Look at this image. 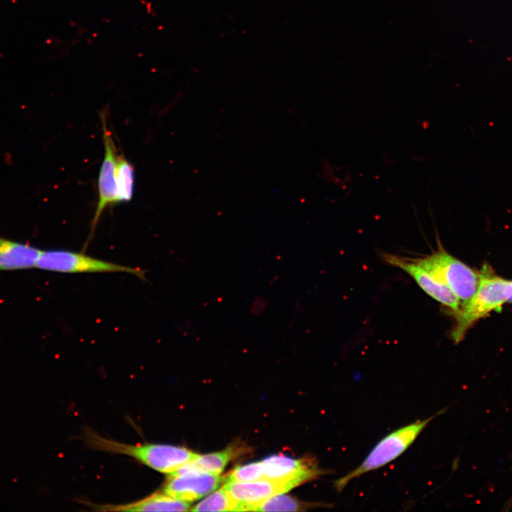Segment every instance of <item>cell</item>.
<instances>
[{"instance_id": "1", "label": "cell", "mask_w": 512, "mask_h": 512, "mask_svg": "<svg viewBox=\"0 0 512 512\" xmlns=\"http://www.w3.org/2000/svg\"><path fill=\"white\" fill-rule=\"evenodd\" d=\"M86 442L92 447L128 455L147 466L169 475L194 460L199 454L181 447L162 444H127L87 433Z\"/></svg>"}, {"instance_id": "2", "label": "cell", "mask_w": 512, "mask_h": 512, "mask_svg": "<svg viewBox=\"0 0 512 512\" xmlns=\"http://www.w3.org/2000/svg\"><path fill=\"white\" fill-rule=\"evenodd\" d=\"M478 288L471 299L454 314L455 325L451 336L457 343L481 319L497 310L512 296V281L482 270Z\"/></svg>"}, {"instance_id": "3", "label": "cell", "mask_w": 512, "mask_h": 512, "mask_svg": "<svg viewBox=\"0 0 512 512\" xmlns=\"http://www.w3.org/2000/svg\"><path fill=\"white\" fill-rule=\"evenodd\" d=\"M443 412L441 410L427 419L417 420L383 437L358 467L335 481L336 489L341 491L353 479L383 467L398 458L412 444L430 422Z\"/></svg>"}, {"instance_id": "4", "label": "cell", "mask_w": 512, "mask_h": 512, "mask_svg": "<svg viewBox=\"0 0 512 512\" xmlns=\"http://www.w3.org/2000/svg\"><path fill=\"white\" fill-rule=\"evenodd\" d=\"M413 260L447 286L458 297L462 306L471 299L478 288L479 273L443 248H439L430 255Z\"/></svg>"}, {"instance_id": "5", "label": "cell", "mask_w": 512, "mask_h": 512, "mask_svg": "<svg viewBox=\"0 0 512 512\" xmlns=\"http://www.w3.org/2000/svg\"><path fill=\"white\" fill-rule=\"evenodd\" d=\"M36 268L62 273L126 272L144 279L139 268L122 265L68 250H42Z\"/></svg>"}, {"instance_id": "6", "label": "cell", "mask_w": 512, "mask_h": 512, "mask_svg": "<svg viewBox=\"0 0 512 512\" xmlns=\"http://www.w3.org/2000/svg\"><path fill=\"white\" fill-rule=\"evenodd\" d=\"M100 120L102 127L105 154L98 176V201L91 221L90 237L94 234L104 210L110 206L117 204V190L115 180L117 149L107 126L106 111H102L100 114Z\"/></svg>"}, {"instance_id": "7", "label": "cell", "mask_w": 512, "mask_h": 512, "mask_svg": "<svg viewBox=\"0 0 512 512\" xmlns=\"http://www.w3.org/2000/svg\"><path fill=\"white\" fill-rule=\"evenodd\" d=\"M381 257L388 264L408 274L425 293L449 308L454 314L460 310L462 305L456 294L413 259L387 252L382 253Z\"/></svg>"}, {"instance_id": "8", "label": "cell", "mask_w": 512, "mask_h": 512, "mask_svg": "<svg viewBox=\"0 0 512 512\" xmlns=\"http://www.w3.org/2000/svg\"><path fill=\"white\" fill-rule=\"evenodd\" d=\"M261 462L264 479L285 482L293 488L324 472L312 457L297 459L277 454L267 457Z\"/></svg>"}, {"instance_id": "9", "label": "cell", "mask_w": 512, "mask_h": 512, "mask_svg": "<svg viewBox=\"0 0 512 512\" xmlns=\"http://www.w3.org/2000/svg\"><path fill=\"white\" fill-rule=\"evenodd\" d=\"M220 482L219 474L178 469L169 474L162 491L178 500L191 502L214 491Z\"/></svg>"}, {"instance_id": "10", "label": "cell", "mask_w": 512, "mask_h": 512, "mask_svg": "<svg viewBox=\"0 0 512 512\" xmlns=\"http://www.w3.org/2000/svg\"><path fill=\"white\" fill-rule=\"evenodd\" d=\"M230 496L241 503L245 511H252L258 503L279 494H283L293 487L287 483L261 479L246 482H228L223 486Z\"/></svg>"}, {"instance_id": "11", "label": "cell", "mask_w": 512, "mask_h": 512, "mask_svg": "<svg viewBox=\"0 0 512 512\" xmlns=\"http://www.w3.org/2000/svg\"><path fill=\"white\" fill-rule=\"evenodd\" d=\"M42 250L0 236V272L36 267Z\"/></svg>"}, {"instance_id": "12", "label": "cell", "mask_w": 512, "mask_h": 512, "mask_svg": "<svg viewBox=\"0 0 512 512\" xmlns=\"http://www.w3.org/2000/svg\"><path fill=\"white\" fill-rule=\"evenodd\" d=\"M189 507V502L178 500L162 491L129 503L103 506L101 509L110 511H185Z\"/></svg>"}, {"instance_id": "13", "label": "cell", "mask_w": 512, "mask_h": 512, "mask_svg": "<svg viewBox=\"0 0 512 512\" xmlns=\"http://www.w3.org/2000/svg\"><path fill=\"white\" fill-rule=\"evenodd\" d=\"M235 454V449L229 447L217 452L198 455L196 459L181 466L183 470H195L220 474Z\"/></svg>"}, {"instance_id": "14", "label": "cell", "mask_w": 512, "mask_h": 512, "mask_svg": "<svg viewBox=\"0 0 512 512\" xmlns=\"http://www.w3.org/2000/svg\"><path fill=\"white\" fill-rule=\"evenodd\" d=\"M117 203L132 201L134 189V169L124 156L117 154L115 165Z\"/></svg>"}, {"instance_id": "15", "label": "cell", "mask_w": 512, "mask_h": 512, "mask_svg": "<svg viewBox=\"0 0 512 512\" xmlns=\"http://www.w3.org/2000/svg\"><path fill=\"white\" fill-rule=\"evenodd\" d=\"M193 511H245V507L234 500L224 489L214 491L193 508Z\"/></svg>"}, {"instance_id": "16", "label": "cell", "mask_w": 512, "mask_h": 512, "mask_svg": "<svg viewBox=\"0 0 512 512\" xmlns=\"http://www.w3.org/2000/svg\"><path fill=\"white\" fill-rule=\"evenodd\" d=\"M314 506H308L297 499L282 494L272 496L255 505L252 511H297Z\"/></svg>"}, {"instance_id": "17", "label": "cell", "mask_w": 512, "mask_h": 512, "mask_svg": "<svg viewBox=\"0 0 512 512\" xmlns=\"http://www.w3.org/2000/svg\"><path fill=\"white\" fill-rule=\"evenodd\" d=\"M264 479L262 462L237 466L227 476L226 483L246 482Z\"/></svg>"}, {"instance_id": "18", "label": "cell", "mask_w": 512, "mask_h": 512, "mask_svg": "<svg viewBox=\"0 0 512 512\" xmlns=\"http://www.w3.org/2000/svg\"><path fill=\"white\" fill-rule=\"evenodd\" d=\"M508 302L512 304V296L509 298Z\"/></svg>"}]
</instances>
